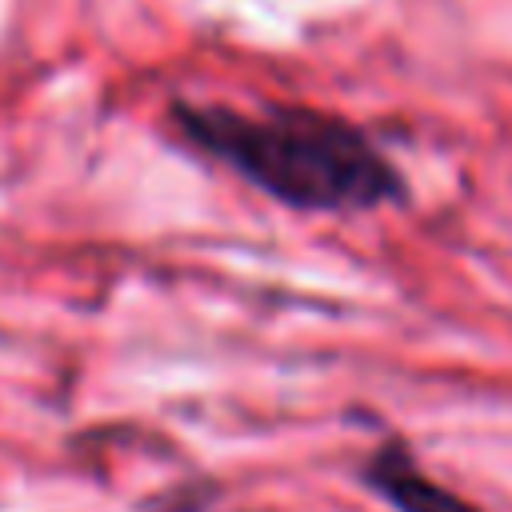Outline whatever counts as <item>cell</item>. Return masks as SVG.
Instances as JSON below:
<instances>
[{
	"mask_svg": "<svg viewBox=\"0 0 512 512\" xmlns=\"http://www.w3.org/2000/svg\"><path fill=\"white\" fill-rule=\"evenodd\" d=\"M176 124L264 196L304 212H360L400 196V172L348 120L312 108L176 104Z\"/></svg>",
	"mask_w": 512,
	"mask_h": 512,
	"instance_id": "cell-1",
	"label": "cell"
},
{
	"mask_svg": "<svg viewBox=\"0 0 512 512\" xmlns=\"http://www.w3.org/2000/svg\"><path fill=\"white\" fill-rule=\"evenodd\" d=\"M364 484L376 496H384L396 512H480L444 484H436L432 476H424L404 444L376 448L372 460L364 464Z\"/></svg>",
	"mask_w": 512,
	"mask_h": 512,
	"instance_id": "cell-2",
	"label": "cell"
}]
</instances>
